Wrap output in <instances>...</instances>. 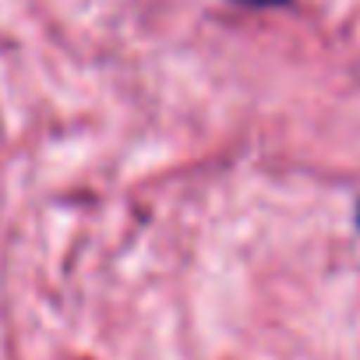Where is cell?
Masks as SVG:
<instances>
[{
    "label": "cell",
    "mask_w": 360,
    "mask_h": 360,
    "mask_svg": "<svg viewBox=\"0 0 360 360\" xmlns=\"http://www.w3.org/2000/svg\"><path fill=\"white\" fill-rule=\"evenodd\" d=\"M356 230H360V205H356Z\"/></svg>",
    "instance_id": "2"
},
{
    "label": "cell",
    "mask_w": 360,
    "mask_h": 360,
    "mask_svg": "<svg viewBox=\"0 0 360 360\" xmlns=\"http://www.w3.org/2000/svg\"><path fill=\"white\" fill-rule=\"evenodd\" d=\"M233 4H244V8H283L290 0H233Z\"/></svg>",
    "instance_id": "1"
}]
</instances>
